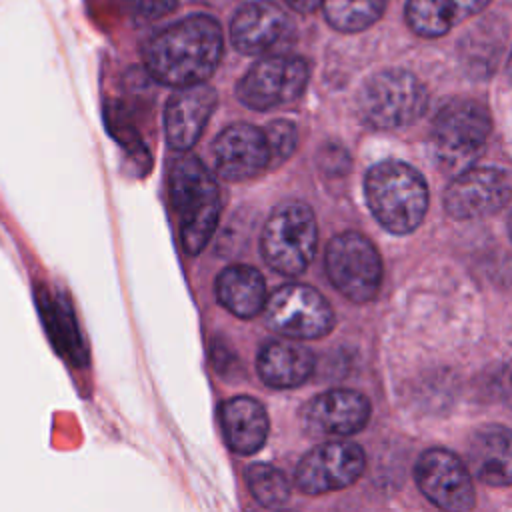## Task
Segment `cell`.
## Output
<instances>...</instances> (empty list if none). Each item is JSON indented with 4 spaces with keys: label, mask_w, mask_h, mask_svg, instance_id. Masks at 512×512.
<instances>
[{
    "label": "cell",
    "mask_w": 512,
    "mask_h": 512,
    "mask_svg": "<svg viewBox=\"0 0 512 512\" xmlns=\"http://www.w3.org/2000/svg\"><path fill=\"white\" fill-rule=\"evenodd\" d=\"M220 24L206 14H192L156 36L144 46V66L160 84L184 88L212 76L222 58Z\"/></svg>",
    "instance_id": "1"
},
{
    "label": "cell",
    "mask_w": 512,
    "mask_h": 512,
    "mask_svg": "<svg viewBox=\"0 0 512 512\" xmlns=\"http://www.w3.org/2000/svg\"><path fill=\"white\" fill-rule=\"evenodd\" d=\"M364 198L376 222L396 236L414 232L428 210L426 180L402 160L370 166L364 176Z\"/></svg>",
    "instance_id": "2"
},
{
    "label": "cell",
    "mask_w": 512,
    "mask_h": 512,
    "mask_svg": "<svg viewBox=\"0 0 512 512\" xmlns=\"http://www.w3.org/2000/svg\"><path fill=\"white\" fill-rule=\"evenodd\" d=\"M182 248L194 256L210 242L220 220V190L210 170L192 154L178 156L168 176Z\"/></svg>",
    "instance_id": "3"
},
{
    "label": "cell",
    "mask_w": 512,
    "mask_h": 512,
    "mask_svg": "<svg viewBox=\"0 0 512 512\" xmlns=\"http://www.w3.org/2000/svg\"><path fill=\"white\" fill-rule=\"evenodd\" d=\"M490 128V114L480 102L456 98L444 104L430 130V150L440 170L454 176L470 168L484 152Z\"/></svg>",
    "instance_id": "4"
},
{
    "label": "cell",
    "mask_w": 512,
    "mask_h": 512,
    "mask_svg": "<svg viewBox=\"0 0 512 512\" xmlns=\"http://www.w3.org/2000/svg\"><path fill=\"white\" fill-rule=\"evenodd\" d=\"M428 108L426 86L408 70H380L358 92V112L366 124L380 130L414 124Z\"/></svg>",
    "instance_id": "5"
},
{
    "label": "cell",
    "mask_w": 512,
    "mask_h": 512,
    "mask_svg": "<svg viewBox=\"0 0 512 512\" xmlns=\"http://www.w3.org/2000/svg\"><path fill=\"white\" fill-rule=\"evenodd\" d=\"M318 246V224L314 212L302 202L276 206L260 236V252L266 264L284 276L302 274L312 262Z\"/></svg>",
    "instance_id": "6"
},
{
    "label": "cell",
    "mask_w": 512,
    "mask_h": 512,
    "mask_svg": "<svg viewBox=\"0 0 512 512\" xmlns=\"http://www.w3.org/2000/svg\"><path fill=\"white\" fill-rule=\"evenodd\" d=\"M324 268L332 286L354 304L374 300L382 286V258L372 240L356 230L340 232L328 242Z\"/></svg>",
    "instance_id": "7"
},
{
    "label": "cell",
    "mask_w": 512,
    "mask_h": 512,
    "mask_svg": "<svg viewBox=\"0 0 512 512\" xmlns=\"http://www.w3.org/2000/svg\"><path fill=\"white\" fill-rule=\"evenodd\" d=\"M270 330L292 340H316L334 328V310L328 300L308 284H284L264 304Z\"/></svg>",
    "instance_id": "8"
},
{
    "label": "cell",
    "mask_w": 512,
    "mask_h": 512,
    "mask_svg": "<svg viewBox=\"0 0 512 512\" xmlns=\"http://www.w3.org/2000/svg\"><path fill=\"white\" fill-rule=\"evenodd\" d=\"M308 64L300 56L268 54L238 82V100L252 110H270L296 100L308 84Z\"/></svg>",
    "instance_id": "9"
},
{
    "label": "cell",
    "mask_w": 512,
    "mask_h": 512,
    "mask_svg": "<svg viewBox=\"0 0 512 512\" xmlns=\"http://www.w3.org/2000/svg\"><path fill=\"white\" fill-rule=\"evenodd\" d=\"M512 198V178L494 166H470L444 190V210L454 220H476L502 210Z\"/></svg>",
    "instance_id": "10"
},
{
    "label": "cell",
    "mask_w": 512,
    "mask_h": 512,
    "mask_svg": "<svg viewBox=\"0 0 512 512\" xmlns=\"http://www.w3.org/2000/svg\"><path fill=\"white\" fill-rule=\"evenodd\" d=\"M418 490L440 510L466 512L476 504L468 466L446 448H428L414 466Z\"/></svg>",
    "instance_id": "11"
},
{
    "label": "cell",
    "mask_w": 512,
    "mask_h": 512,
    "mask_svg": "<svg viewBox=\"0 0 512 512\" xmlns=\"http://www.w3.org/2000/svg\"><path fill=\"white\" fill-rule=\"evenodd\" d=\"M366 468L364 450L346 440L324 442L302 456L296 466V486L304 494H326L354 484Z\"/></svg>",
    "instance_id": "12"
},
{
    "label": "cell",
    "mask_w": 512,
    "mask_h": 512,
    "mask_svg": "<svg viewBox=\"0 0 512 512\" xmlns=\"http://www.w3.org/2000/svg\"><path fill=\"white\" fill-rule=\"evenodd\" d=\"M232 44L238 52L250 56L280 54L294 36V26L286 10L270 0L244 4L230 24Z\"/></svg>",
    "instance_id": "13"
},
{
    "label": "cell",
    "mask_w": 512,
    "mask_h": 512,
    "mask_svg": "<svg viewBox=\"0 0 512 512\" xmlns=\"http://www.w3.org/2000/svg\"><path fill=\"white\" fill-rule=\"evenodd\" d=\"M370 400L350 388H334L314 396L302 410L304 428L316 436H352L370 422Z\"/></svg>",
    "instance_id": "14"
},
{
    "label": "cell",
    "mask_w": 512,
    "mask_h": 512,
    "mask_svg": "<svg viewBox=\"0 0 512 512\" xmlns=\"http://www.w3.org/2000/svg\"><path fill=\"white\" fill-rule=\"evenodd\" d=\"M212 160L224 180L242 182L258 176L272 156L264 130L252 124H232L216 136Z\"/></svg>",
    "instance_id": "15"
},
{
    "label": "cell",
    "mask_w": 512,
    "mask_h": 512,
    "mask_svg": "<svg viewBox=\"0 0 512 512\" xmlns=\"http://www.w3.org/2000/svg\"><path fill=\"white\" fill-rule=\"evenodd\" d=\"M216 92L208 84H192L178 88L164 110V132L172 150L186 152L202 136L212 110L216 106Z\"/></svg>",
    "instance_id": "16"
},
{
    "label": "cell",
    "mask_w": 512,
    "mask_h": 512,
    "mask_svg": "<svg viewBox=\"0 0 512 512\" xmlns=\"http://www.w3.org/2000/svg\"><path fill=\"white\" fill-rule=\"evenodd\" d=\"M472 474L488 486L512 484V430L502 424L480 426L468 444Z\"/></svg>",
    "instance_id": "17"
},
{
    "label": "cell",
    "mask_w": 512,
    "mask_h": 512,
    "mask_svg": "<svg viewBox=\"0 0 512 512\" xmlns=\"http://www.w3.org/2000/svg\"><path fill=\"white\" fill-rule=\"evenodd\" d=\"M220 426L228 448L242 456L258 452L268 438L266 410L250 396L224 400L220 404Z\"/></svg>",
    "instance_id": "18"
},
{
    "label": "cell",
    "mask_w": 512,
    "mask_h": 512,
    "mask_svg": "<svg viewBox=\"0 0 512 512\" xmlns=\"http://www.w3.org/2000/svg\"><path fill=\"white\" fill-rule=\"evenodd\" d=\"M256 370L272 388H296L312 376L314 354L292 338L270 340L256 356Z\"/></svg>",
    "instance_id": "19"
},
{
    "label": "cell",
    "mask_w": 512,
    "mask_h": 512,
    "mask_svg": "<svg viewBox=\"0 0 512 512\" xmlns=\"http://www.w3.org/2000/svg\"><path fill=\"white\" fill-rule=\"evenodd\" d=\"M216 298L220 304L240 318H252L264 310L266 282L254 266L232 264L216 278Z\"/></svg>",
    "instance_id": "20"
},
{
    "label": "cell",
    "mask_w": 512,
    "mask_h": 512,
    "mask_svg": "<svg viewBox=\"0 0 512 512\" xmlns=\"http://www.w3.org/2000/svg\"><path fill=\"white\" fill-rule=\"evenodd\" d=\"M38 310L58 352L64 354L70 362L82 366L86 362V350L70 306L62 302L56 294L38 290Z\"/></svg>",
    "instance_id": "21"
},
{
    "label": "cell",
    "mask_w": 512,
    "mask_h": 512,
    "mask_svg": "<svg viewBox=\"0 0 512 512\" xmlns=\"http://www.w3.org/2000/svg\"><path fill=\"white\" fill-rule=\"evenodd\" d=\"M324 16L334 30L360 32L386 10V0H324Z\"/></svg>",
    "instance_id": "22"
},
{
    "label": "cell",
    "mask_w": 512,
    "mask_h": 512,
    "mask_svg": "<svg viewBox=\"0 0 512 512\" xmlns=\"http://www.w3.org/2000/svg\"><path fill=\"white\" fill-rule=\"evenodd\" d=\"M404 18L410 30L422 38L444 36L456 24L450 0H408Z\"/></svg>",
    "instance_id": "23"
},
{
    "label": "cell",
    "mask_w": 512,
    "mask_h": 512,
    "mask_svg": "<svg viewBox=\"0 0 512 512\" xmlns=\"http://www.w3.org/2000/svg\"><path fill=\"white\" fill-rule=\"evenodd\" d=\"M246 482L252 498L264 508H280L290 498L288 478L272 464H252L246 470Z\"/></svg>",
    "instance_id": "24"
},
{
    "label": "cell",
    "mask_w": 512,
    "mask_h": 512,
    "mask_svg": "<svg viewBox=\"0 0 512 512\" xmlns=\"http://www.w3.org/2000/svg\"><path fill=\"white\" fill-rule=\"evenodd\" d=\"M264 134L268 140L272 160H280V162L288 160L296 150L298 134H296V126L290 120H272L266 126Z\"/></svg>",
    "instance_id": "25"
},
{
    "label": "cell",
    "mask_w": 512,
    "mask_h": 512,
    "mask_svg": "<svg viewBox=\"0 0 512 512\" xmlns=\"http://www.w3.org/2000/svg\"><path fill=\"white\" fill-rule=\"evenodd\" d=\"M176 2L178 0H126V6L136 20L150 22L172 12Z\"/></svg>",
    "instance_id": "26"
},
{
    "label": "cell",
    "mask_w": 512,
    "mask_h": 512,
    "mask_svg": "<svg viewBox=\"0 0 512 512\" xmlns=\"http://www.w3.org/2000/svg\"><path fill=\"white\" fill-rule=\"evenodd\" d=\"M488 4H490V0H450L454 22H462V20L482 12Z\"/></svg>",
    "instance_id": "27"
},
{
    "label": "cell",
    "mask_w": 512,
    "mask_h": 512,
    "mask_svg": "<svg viewBox=\"0 0 512 512\" xmlns=\"http://www.w3.org/2000/svg\"><path fill=\"white\" fill-rule=\"evenodd\" d=\"M292 10L300 12V14H310L316 8H320L324 4V0H284Z\"/></svg>",
    "instance_id": "28"
},
{
    "label": "cell",
    "mask_w": 512,
    "mask_h": 512,
    "mask_svg": "<svg viewBox=\"0 0 512 512\" xmlns=\"http://www.w3.org/2000/svg\"><path fill=\"white\" fill-rule=\"evenodd\" d=\"M508 76L512 80V52H510V58H508Z\"/></svg>",
    "instance_id": "29"
},
{
    "label": "cell",
    "mask_w": 512,
    "mask_h": 512,
    "mask_svg": "<svg viewBox=\"0 0 512 512\" xmlns=\"http://www.w3.org/2000/svg\"><path fill=\"white\" fill-rule=\"evenodd\" d=\"M508 232H510V238H512V212H510V218H508Z\"/></svg>",
    "instance_id": "30"
}]
</instances>
